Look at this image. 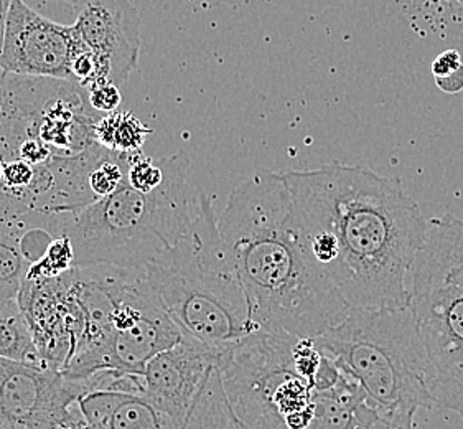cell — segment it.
<instances>
[{
    "mask_svg": "<svg viewBox=\"0 0 463 429\" xmlns=\"http://www.w3.org/2000/svg\"><path fill=\"white\" fill-rule=\"evenodd\" d=\"M0 357L12 362L52 368L38 350L19 300L0 302Z\"/></svg>",
    "mask_w": 463,
    "mask_h": 429,
    "instance_id": "13",
    "label": "cell"
},
{
    "mask_svg": "<svg viewBox=\"0 0 463 429\" xmlns=\"http://www.w3.org/2000/svg\"><path fill=\"white\" fill-rule=\"evenodd\" d=\"M93 111L86 91L68 80L10 75L0 116V159L7 162L14 148L25 139H40L55 157L71 159L96 146Z\"/></svg>",
    "mask_w": 463,
    "mask_h": 429,
    "instance_id": "8",
    "label": "cell"
},
{
    "mask_svg": "<svg viewBox=\"0 0 463 429\" xmlns=\"http://www.w3.org/2000/svg\"><path fill=\"white\" fill-rule=\"evenodd\" d=\"M25 232L19 218L0 214V302L19 300L30 266L20 252V238Z\"/></svg>",
    "mask_w": 463,
    "mask_h": 429,
    "instance_id": "14",
    "label": "cell"
},
{
    "mask_svg": "<svg viewBox=\"0 0 463 429\" xmlns=\"http://www.w3.org/2000/svg\"><path fill=\"white\" fill-rule=\"evenodd\" d=\"M298 337L258 330L220 354L218 370L236 416L250 429H307L316 385L297 367Z\"/></svg>",
    "mask_w": 463,
    "mask_h": 429,
    "instance_id": "7",
    "label": "cell"
},
{
    "mask_svg": "<svg viewBox=\"0 0 463 429\" xmlns=\"http://www.w3.org/2000/svg\"><path fill=\"white\" fill-rule=\"evenodd\" d=\"M164 178H165V170H164L162 159L156 162L140 152L129 156L126 180L130 187L136 188L137 192L150 194L162 186Z\"/></svg>",
    "mask_w": 463,
    "mask_h": 429,
    "instance_id": "20",
    "label": "cell"
},
{
    "mask_svg": "<svg viewBox=\"0 0 463 429\" xmlns=\"http://www.w3.org/2000/svg\"><path fill=\"white\" fill-rule=\"evenodd\" d=\"M437 88L447 94H457L463 91V66L452 75L436 80Z\"/></svg>",
    "mask_w": 463,
    "mask_h": 429,
    "instance_id": "24",
    "label": "cell"
},
{
    "mask_svg": "<svg viewBox=\"0 0 463 429\" xmlns=\"http://www.w3.org/2000/svg\"><path fill=\"white\" fill-rule=\"evenodd\" d=\"M414 410L396 411V413H380V416L368 429H412Z\"/></svg>",
    "mask_w": 463,
    "mask_h": 429,
    "instance_id": "22",
    "label": "cell"
},
{
    "mask_svg": "<svg viewBox=\"0 0 463 429\" xmlns=\"http://www.w3.org/2000/svg\"><path fill=\"white\" fill-rule=\"evenodd\" d=\"M409 308L426 348L436 410L463 416V222H427L408 276Z\"/></svg>",
    "mask_w": 463,
    "mask_h": 429,
    "instance_id": "6",
    "label": "cell"
},
{
    "mask_svg": "<svg viewBox=\"0 0 463 429\" xmlns=\"http://www.w3.org/2000/svg\"><path fill=\"white\" fill-rule=\"evenodd\" d=\"M96 268L112 304L108 367L142 375L156 355L176 346L184 334L148 284L144 270Z\"/></svg>",
    "mask_w": 463,
    "mask_h": 429,
    "instance_id": "9",
    "label": "cell"
},
{
    "mask_svg": "<svg viewBox=\"0 0 463 429\" xmlns=\"http://www.w3.org/2000/svg\"><path fill=\"white\" fill-rule=\"evenodd\" d=\"M462 66V56L457 50L450 48V50H445L440 55L436 56V60L432 62V75H434V80L445 78V76L458 72Z\"/></svg>",
    "mask_w": 463,
    "mask_h": 429,
    "instance_id": "23",
    "label": "cell"
},
{
    "mask_svg": "<svg viewBox=\"0 0 463 429\" xmlns=\"http://www.w3.org/2000/svg\"><path fill=\"white\" fill-rule=\"evenodd\" d=\"M258 330L318 337L350 308L317 266L280 174L258 170L234 188L218 218Z\"/></svg>",
    "mask_w": 463,
    "mask_h": 429,
    "instance_id": "2",
    "label": "cell"
},
{
    "mask_svg": "<svg viewBox=\"0 0 463 429\" xmlns=\"http://www.w3.org/2000/svg\"><path fill=\"white\" fill-rule=\"evenodd\" d=\"M129 156L108 152L88 176V186L96 200L109 196L121 187L128 174Z\"/></svg>",
    "mask_w": 463,
    "mask_h": 429,
    "instance_id": "19",
    "label": "cell"
},
{
    "mask_svg": "<svg viewBox=\"0 0 463 429\" xmlns=\"http://www.w3.org/2000/svg\"><path fill=\"white\" fill-rule=\"evenodd\" d=\"M184 429H250L232 411L224 393L218 365L204 385Z\"/></svg>",
    "mask_w": 463,
    "mask_h": 429,
    "instance_id": "15",
    "label": "cell"
},
{
    "mask_svg": "<svg viewBox=\"0 0 463 429\" xmlns=\"http://www.w3.org/2000/svg\"><path fill=\"white\" fill-rule=\"evenodd\" d=\"M76 268V253L70 236H58L50 243L47 253L28 266L25 281L56 280Z\"/></svg>",
    "mask_w": 463,
    "mask_h": 429,
    "instance_id": "18",
    "label": "cell"
},
{
    "mask_svg": "<svg viewBox=\"0 0 463 429\" xmlns=\"http://www.w3.org/2000/svg\"><path fill=\"white\" fill-rule=\"evenodd\" d=\"M154 132L129 111H116L102 116L94 124V140L102 149L114 154H137Z\"/></svg>",
    "mask_w": 463,
    "mask_h": 429,
    "instance_id": "16",
    "label": "cell"
},
{
    "mask_svg": "<svg viewBox=\"0 0 463 429\" xmlns=\"http://www.w3.org/2000/svg\"><path fill=\"white\" fill-rule=\"evenodd\" d=\"M196 205L186 234L144 274L182 334L222 354L258 327L218 230L213 198L202 194Z\"/></svg>",
    "mask_w": 463,
    "mask_h": 429,
    "instance_id": "3",
    "label": "cell"
},
{
    "mask_svg": "<svg viewBox=\"0 0 463 429\" xmlns=\"http://www.w3.org/2000/svg\"><path fill=\"white\" fill-rule=\"evenodd\" d=\"M48 429H91L90 428V424L86 423V420L83 418V413L80 410V405H78V408L74 410L73 415H71V418L70 420L63 421V423H56L53 424L52 428Z\"/></svg>",
    "mask_w": 463,
    "mask_h": 429,
    "instance_id": "25",
    "label": "cell"
},
{
    "mask_svg": "<svg viewBox=\"0 0 463 429\" xmlns=\"http://www.w3.org/2000/svg\"><path fill=\"white\" fill-rule=\"evenodd\" d=\"M162 164L165 178L157 190L137 192L124 180L112 195L71 214L65 234L73 243L76 268L144 270L186 234L192 162L186 152H176L162 157Z\"/></svg>",
    "mask_w": 463,
    "mask_h": 429,
    "instance_id": "4",
    "label": "cell"
},
{
    "mask_svg": "<svg viewBox=\"0 0 463 429\" xmlns=\"http://www.w3.org/2000/svg\"><path fill=\"white\" fill-rule=\"evenodd\" d=\"M314 340L362 385L380 413L436 410L430 367L411 308L350 309Z\"/></svg>",
    "mask_w": 463,
    "mask_h": 429,
    "instance_id": "5",
    "label": "cell"
},
{
    "mask_svg": "<svg viewBox=\"0 0 463 429\" xmlns=\"http://www.w3.org/2000/svg\"><path fill=\"white\" fill-rule=\"evenodd\" d=\"M106 429H184L146 395H126L108 420Z\"/></svg>",
    "mask_w": 463,
    "mask_h": 429,
    "instance_id": "17",
    "label": "cell"
},
{
    "mask_svg": "<svg viewBox=\"0 0 463 429\" xmlns=\"http://www.w3.org/2000/svg\"><path fill=\"white\" fill-rule=\"evenodd\" d=\"M2 174H4V160L0 159V180H2Z\"/></svg>",
    "mask_w": 463,
    "mask_h": 429,
    "instance_id": "28",
    "label": "cell"
},
{
    "mask_svg": "<svg viewBox=\"0 0 463 429\" xmlns=\"http://www.w3.org/2000/svg\"><path fill=\"white\" fill-rule=\"evenodd\" d=\"M218 360L220 352L184 336L176 346L156 355L146 365L142 374L146 396L185 428Z\"/></svg>",
    "mask_w": 463,
    "mask_h": 429,
    "instance_id": "12",
    "label": "cell"
},
{
    "mask_svg": "<svg viewBox=\"0 0 463 429\" xmlns=\"http://www.w3.org/2000/svg\"><path fill=\"white\" fill-rule=\"evenodd\" d=\"M10 4H12V0H0V48L4 42V30H5V22L9 15Z\"/></svg>",
    "mask_w": 463,
    "mask_h": 429,
    "instance_id": "26",
    "label": "cell"
},
{
    "mask_svg": "<svg viewBox=\"0 0 463 429\" xmlns=\"http://www.w3.org/2000/svg\"><path fill=\"white\" fill-rule=\"evenodd\" d=\"M86 96H88V103L93 108V111L101 116L118 111L122 101L119 86L111 81L93 84L90 90H86Z\"/></svg>",
    "mask_w": 463,
    "mask_h": 429,
    "instance_id": "21",
    "label": "cell"
},
{
    "mask_svg": "<svg viewBox=\"0 0 463 429\" xmlns=\"http://www.w3.org/2000/svg\"><path fill=\"white\" fill-rule=\"evenodd\" d=\"M5 81H7V73L0 68V116L4 111V103H5Z\"/></svg>",
    "mask_w": 463,
    "mask_h": 429,
    "instance_id": "27",
    "label": "cell"
},
{
    "mask_svg": "<svg viewBox=\"0 0 463 429\" xmlns=\"http://www.w3.org/2000/svg\"><path fill=\"white\" fill-rule=\"evenodd\" d=\"M308 252L350 309L409 308L408 276L427 222L411 196L362 166L280 174Z\"/></svg>",
    "mask_w": 463,
    "mask_h": 429,
    "instance_id": "1",
    "label": "cell"
},
{
    "mask_svg": "<svg viewBox=\"0 0 463 429\" xmlns=\"http://www.w3.org/2000/svg\"><path fill=\"white\" fill-rule=\"evenodd\" d=\"M65 2H70V4H73V5H76L80 0H65Z\"/></svg>",
    "mask_w": 463,
    "mask_h": 429,
    "instance_id": "29",
    "label": "cell"
},
{
    "mask_svg": "<svg viewBox=\"0 0 463 429\" xmlns=\"http://www.w3.org/2000/svg\"><path fill=\"white\" fill-rule=\"evenodd\" d=\"M81 38L73 25L56 24L12 0L0 48V68L10 75L70 81V66Z\"/></svg>",
    "mask_w": 463,
    "mask_h": 429,
    "instance_id": "10",
    "label": "cell"
},
{
    "mask_svg": "<svg viewBox=\"0 0 463 429\" xmlns=\"http://www.w3.org/2000/svg\"><path fill=\"white\" fill-rule=\"evenodd\" d=\"M73 27L99 60L106 81L121 86L140 53V17L129 0H80Z\"/></svg>",
    "mask_w": 463,
    "mask_h": 429,
    "instance_id": "11",
    "label": "cell"
}]
</instances>
